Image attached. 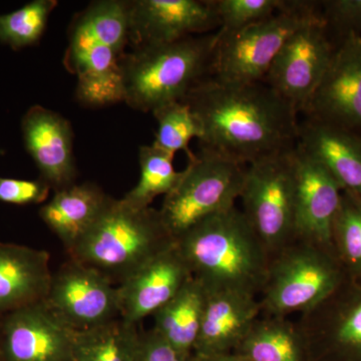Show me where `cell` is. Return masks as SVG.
Segmentation results:
<instances>
[{"label": "cell", "mask_w": 361, "mask_h": 361, "mask_svg": "<svg viewBox=\"0 0 361 361\" xmlns=\"http://www.w3.org/2000/svg\"><path fill=\"white\" fill-rule=\"evenodd\" d=\"M201 126L199 149L249 166L295 148L299 114L263 82L207 80L185 99Z\"/></svg>", "instance_id": "1"}, {"label": "cell", "mask_w": 361, "mask_h": 361, "mask_svg": "<svg viewBox=\"0 0 361 361\" xmlns=\"http://www.w3.org/2000/svg\"><path fill=\"white\" fill-rule=\"evenodd\" d=\"M176 244L207 291L260 295L269 254L236 206L202 221Z\"/></svg>", "instance_id": "2"}, {"label": "cell", "mask_w": 361, "mask_h": 361, "mask_svg": "<svg viewBox=\"0 0 361 361\" xmlns=\"http://www.w3.org/2000/svg\"><path fill=\"white\" fill-rule=\"evenodd\" d=\"M63 56L82 106L123 103L122 61L130 47V0H97L73 16Z\"/></svg>", "instance_id": "3"}, {"label": "cell", "mask_w": 361, "mask_h": 361, "mask_svg": "<svg viewBox=\"0 0 361 361\" xmlns=\"http://www.w3.org/2000/svg\"><path fill=\"white\" fill-rule=\"evenodd\" d=\"M217 42L218 30L130 49L122 61L123 103L133 110L153 113L184 102L213 77Z\"/></svg>", "instance_id": "4"}, {"label": "cell", "mask_w": 361, "mask_h": 361, "mask_svg": "<svg viewBox=\"0 0 361 361\" xmlns=\"http://www.w3.org/2000/svg\"><path fill=\"white\" fill-rule=\"evenodd\" d=\"M160 211L137 209L114 199L92 230L70 252L71 259L113 279L125 278L175 243Z\"/></svg>", "instance_id": "5"}, {"label": "cell", "mask_w": 361, "mask_h": 361, "mask_svg": "<svg viewBox=\"0 0 361 361\" xmlns=\"http://www.w3.org/2000/svg\"><path fill=\"white\" fill-rule=\"evenodd\" d=\"M346 278L334 249L296 238L269 259L259 295L261 315L302 314L329 298Z\"/></svg>", "instance_id": "6"}, {"label": "cell", "mask_w": 361, "mask_h": 361, "mask_svg": "<svg viewBox=\"0 0 361 361\" xmlns=\"http://www.w3.org/2000/svg\"><path fill=\"white\" fill-rule=\"evenodd\" d=\"M319 16V1L284 0L267 20L237 32L218 30L213 80L236 85L263 82L285 42Z\"/></svg>", "instance_id": "7"}, {"label": "cell", "mask_w": 361, "mask_h": 361, "mask_svg": "<svg viewBox=\"0 0 361 361\" xmlns=\"http://www.w3.org/2000/svg\"><path fill=\"white\" fill-rule=\"evenodd\" d=\"M246 169L199 149L159 210L172 238L176 241L202 221L234 207L241 196Z\"/></svg>", "instance_id": "8"}, {"label": "cell", "mask_w": 361, "mask_h": 361, "mask_svg": "<svg viewBox=\"0 0 361 361\" xmlns=\"http://www.w3.org/2000/svg\"><path fill=\"white\" fill-rule=\"evenodd\" d=\"M294 149L247 166L240 196L269 258L296 239Z\"/></svg>", "instance_id": "9"}, {"label": "cell", "mask_w": 361, "mask_h": 361, "mask_svg": "<svg viewBox=\"0 0 361 361\" xmlns=\"http://www.w3.org/2000/svg\"><path fill=\"white\" fill-rule=\"evenodd\" d=\"M337 47L319 16L285 42L263 82L302 115L329 70Z\"/></svg>", "instance_id": "10"}, {"label": "cell", "mask_w": 361, "mask_h": 361, "mask_svg": "<svg viewBox=\"0 0 361 361\" xmlns=\"http://www.w3.org/2000/svg\"><path fill=\"white\" fill-rule=\"evenodd\" d=\"M308 361L336 356L361 361V278L346 277L334 293L296 322Z\"/></svg>", "instance_id": "11"}, {"label": "cell", "mask_w": 361, "mask_h": 361, "mask_svg": "<svg viewBox=\"0 0 361 361\" xmlns=\"http://www.w3.org/2000/svg\"><path fill=\"white\" fill-rule=\"evenodd\" d=\"M44 302L75 331L120 317L118 287L101 271L73 259L52 275Z\"/></svg>", "instance_id": "12"}, {"label": "cell", "mask_w": 361, "mask_h": 361, "mask_svg": "<svg viewBox=\"0 0 361 361\" xmlns=\"http://www.w3.org/2000/svg\"><path fill=\"white\" fill-rule=\"evenodd\" d=\"M213 0H130V47L177 42L219 30Z\"/></svg>", "instance_id": "13"}, {"label": "cell", "mask_w": 361, "mask_h": 361, "mask_svg": "<svg viewBox=\"0 0 361 361\" xmlns=\"http://www.w3.org/2000/svg\"><path fill=\"white\" fill-rule=\"evenodd\" d=\"M302 115L361 135L360 35H350L338 45Z\"/></svg>", "instance_id": "14"}, {"label": "cell", "mask_w": 361, "mask_h": 361, "mask_svg": "<svg viewBox=\"0 0 361 361\" xmlns=\"http://www.w3.org/2000/svg\"><path fill=\"white\" fill-rule=\"evenodd\" d=\"M75 330L44 301L14 310L4 324L6 361H75Z\"/></svg>", "instance_id": "15"}, {"label": "cell", "mask_w": 361, "mask_h": 361, "mask_svg": "<svg viewBox=\"0 0 361 361\" xmlns=\"http://www.w3.org/2000/svg\"><path fill=\"white\" fill-rule=\"evenodd\" d=\"M193 278L176 242L149 259L118 286L120 317L137 324L155 314Z\"/></svg>", "instance_id": "16"}, {"label": "cell", "mask_w": 361, "mask_h": 361, "mask_svg": "<svg viewBox=\"0 0 361 361\" xmlns=\"http://www.w3.org/2000/svg\"><path fill=\"white\" fill-rule=\"evenodd\" d=\"M296 238L334 249L332 228L341 207L342 189L322 164L294 149Z\"/></svg>", "instance_id": "17"}, {"label": "cell", "mask_w": 361, "mask_h": 361, "mask_svg": "<svg viewBox=\"0 0 361 361\" xmlns=\"http://www.w3.org/2000/svg\"><path fill=\"white\" fill-rule=\"evenodd\" d=\"M21 130L25 148L39 168L40 179L54 192L75 185L78 170L73 130L68 120L37 104L23 116Z\"/></svg>", "instance_id": "18"}, {"label": "cell", "mask_w": 361, "mask_h": 361, "mask_svg": "<svg viewBox=\"0 0 361 361\" xmlns=\"http://www.w3.org/2000/svg\"><path fill=\"white\" fill-rule=\"evenodd\" d=\"M261 316L257 297L233 291H207L205 310L193 355L233 353Z\"/></svg>", "instance_id": "19"}, {"label": "cell", "mask_w": 361, "mask_h": 361, "mask_svg": "<svg viewBox=\"0 0 361 361\" xmlns=\"http://www.w3.org/2000/svg\"><path fill=\"white\" fill-rule=\"evenodd\" d=\"M297 146L334 176L344 192L361 199V135L304 118Z\"/></svg>", "instance_id": "20"}, {"label": "cell", "mask_w": 361, "mask_h": 361, "mask_svg": "<svg viewBox=\"0 0 361 361\" xmlns=\"http://www.w3.org/2000/svg\"><path fill=\"white\" fill-rule=\"evenodd\" d=\"M49 252L0 243V312L42 302L51 287Z\"/></svg>", "instance_id": "21"}, {"label": "cell", "mask_w": 361, "mask_h": 361, "mask_svg": "<svg viewBox=\"0 0 361 361\" xmlns=\"http://www.w3.org/2000/svg\"><path fill=\"white\" fill-rule=\"evenodd\" d=\"M113 200L94 183H75L54 192L51 200L40 208L39 217L70 253L101 219Z\"/></svg>", "instance_id": "22"}, {"label": "cell", "mask_w": 361, "mask_h": 361, "mask_svg": "<svg viewBox=\"0 0 361 361\" xmlns=\"http://www.w3.org/2000/svg\"><path fill=\"white\" fill-rule=\"evenodd\" d=\"M206 300L205 287L192 278L172 300L153 315L154 331L178 350L193 353Z\"/></svg>", "instance_id": "23"}, {"label": "cell", "mask_w": 361, "mask_h": 361, "mask_svg": "<svg viewBox=\"0 0 361 361\" xmlns=\"http://www.w3.org/2000/svg\"><path fill=\"white\" fill-rule=\"evenodd\" d=\"M243 361H308L296 322L262 316L233 351Z\"/></svg>", "instance_id": "24"}, {"label": "cell", "mask_w": 361, "mask_h": 361, "mask_svg": "<svg viewBox=\"0 0 361 361\" xmlns=\"http://www.w3.org/2000/svg\"><path fill=\"white\" fill-rule=\"evenodd\" d=\"M140 334L122 317L75 331V361H134Z\"/></svg>", "instance_id": "25"}, {"label": "cell", "mask_w": 361, "mask_h": 361, "mask_svg": "<svg viewBox=\"0 0 361 361\" xmlns=\"http://www.w3.org/2000/svg\"><path fill=\"white\" fill-rule=\"evenodd\" d=\"M174 157L153 144L140 147V180L123 200L134 208L146 209L151 207L157 197L170 193L182 176V172H177L173 165Z\"/></svg>", "instance_id": "26"}, {"label": "cell", "mask_w": 361, "mask_h": 361, "mask_svg": "<svg viewBox=\"0 0 361 361\" xmlns=\"http://www.w3.org/2000/svg\"><path fill=\"white\" fill-rule=\"evenodd\" d=\"M332 243L339 262L350 279L361 278V199L342 194L332 228Z\"/></svg>", "instance_id": "27"}, {"label": "cell", "mask_w": 361, "mask_h": 361, "mask_svg": "<svg viewBox=\"0 0 361 361\" xmlns=\"http://www.w3.org/2000/svg\"><path fill=\"white\" fill-rule=\"evenodd\" d=\"M158 123L154 146L176 155L178 152H184L188 159L195 157L190 149V142L200 139L202 130L200 123L185 102L166 104L154 111Z\"/></svg>", "instance_id": "28"}, {"label": "cell", "mask_w": 361, "mask_h": 361, "mask_svg": "<svg viewBox=\"0 0 361 361\" xmlns=\"http://www.w3.org/2000/svg\"><path fill=\"white\" fill-rule=\"evenodd\" d=\"M58 4L56 0H35L13 13L0 14V42L13 49L37 44Z\"/></svg>", "instance_id": "29"}, {"label": "cell", "mask_w": 361, "mask_h": 361, "mask_svg": "<svg viewBox=\"0 0 361 361\" xmlns=\"http://www.w3.org/2000/svg\"><path fill=\"white\" fill-rule=\"evenodd\" d=\"M284 0H213L219 32L233 33L271 18Z\"/></svg>", "instance_id": "30"}, {"label": "cell", "mask_w": 361, "mask_h": 361, "mask_svg": "<svg viewBox=\"0 0 361 361\" xmlns=\"http://www.w3.org/2000/svg\"><path fill=\"white\" fill-rule=\"evenodd\" d=\"M319 11L337 47L350 35L361 37V0L319 1Z\"/></svg>", "instance_id": "31"}, {"label": "cell", "mask_w": 361, "mask_h": 361, "mask_svg": "<svg viewBox=\"0 0 361 361\" xmlns=\"http://www.w3.org/2000/svg\"><path fill=\"white\" fill-rule=\"evenodd\" d=\"M51 188L44 180H18L0 177V201L16 205L44 203Z\"/></svg>", "instance_id": "32"}, {"label": "cell", "mask_w": 361, "mask_h": 361, "mask_svg": "<svg viewBox=\"0 0 361 361\" xmlns=\"http://www.w3.org/2000/svg\"><path fill=\"white\" fill-rule=\"evenodd\" d=\"M193 353L178 350L151 329L140 334L134 361H193Z\"/></svg>", "instance_id": "33"}, {"label": "cell", "mask_w": 361, "mask_h": 361, "mask_svg": "<svg viewBox=\"0 0 361 361\" xmlns=\"http://www.w3.org/2000/svg\"><path fill=\"white\" fill-rule=\"evenodd\" d=\"M193 361H243L240 360L238 356L233 355V353H227V355H218L211 356H196L194 355Z\"/></svg>", "instance_id": "34"}]
</instances>
